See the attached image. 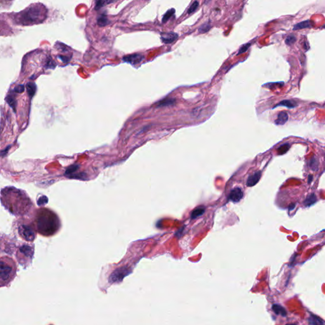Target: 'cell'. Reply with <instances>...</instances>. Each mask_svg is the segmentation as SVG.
<instances>
[{"label":"cell","mask_w":325,"mask_h":325,"mask_svg":"<svg viewBox=\"0 0 325 325\" xmlns=\"http://www.w3.org/2000/svg\"><path fill=\"white\" fill-rule=\"evenodd\" d=\"M295 207V204H292L290 206H289V211L293 210Z\"/></svg>","instance_id":"836d02e7"},{"label":"cell","mask_w":325,"mask_h":325,"mask_svg":"<svg viewBox=\"0 0 325 325\" xmlns=\"http://www.w3.org/2000/svg\"><path fill=\"white\" fill-rule=\"evenodd\" d=\"M288 120V114L286 112H281L278 114L277 118L275 121V123L277 125H284Z\"/></svg>","instance_id":"8fae6325"},{"label":"cell","mask_w":325,"mask_h":325,"mask_svg":"<svg viewBox=\"0 0 325 325\" xmlns=\"http://www.w3.org/2000/svg\"><path fill=\"white\" fill-rule=\"evenodd\" d=\"M312 179V175H309V181H308V182H309V183H311V182Z\"/></svg>","instance_id":"e575fe53"},{"label":"cell","mask_w":325,"mask_h":325,"mask_svg":"<svg viewBox=\"0 0 325 325\" xmlns=\"http://www.w3.org/2000/svg\"><path fill=\"white\" fill-rule=\"evenodd\" d=\"M25 90V87L24 85H18L17 87L14 88V92L17 93H23Z\"/></svg>","instance_id":"4dcf8cb0"},{"label":"cell","mask_w":325,"mask_h":325,"mask_svg":"<svg viewBox=\"0 0 325 325\" xmlns=\"http://www.w3.org/2000/svg\"><path fill=\"white\" fill-rule=\"evenodd\" d=\"M115 0H98V2L96 3L95 6V10L100 9L107 5L111 4L113 3Z\"/></svg>","instance_id":"ac0fdd59"},{"label":"cell","mask_w":325,"mask_h":325,"mask_svg":"<svg viewBox=\"0 0 325 325\" xmlns=\"http://www.w3.org/2000/svg\"><path fill=\"white\" fill-rule=\"evenodd\" d=\"M59 57L60 58V59L63 62H65V63L68 62L69 61V60H70V59H69V57H65V56H59Z\"/></svg>","instance_id":"1f68e13d"},{"label":"cell","mask_w":325,"mask_h":325,"mask_svg":"<svg viewBox=\"0 0 325 325\" xmlns=\"http://www.w3.org/2000/svg\"><path fill=\"white\" fill-rule=\"evenodd\" d=\"M80 168V165H77V164H75V165H70L69 167L67 168V169L65 171V175H69L70 174H73V173H75V171H76L78 168Z\"/></svg>","instance_id":"cb8c5ba5"},{"label":"cell","mask_w":325,"mask_h":325,"mask_svg":"<svg viewBox=\"0 0 325 325\" xmlns=\"http://www.w3.org/2000/svg\"><path fill=\"white\" fill-rule=\"evenodd\" d=\"M6 101L7 102V103L9 104V105L13 108V109L15 111V105H16V100L15 98L12 96V95H9L8 97H7L6 98Z\"/></svg>","instance_id":"4316f807"},{"label":"cell","mask_w":325,"mask_h":325,"mask_svg":"<svg viewBox=\"0 0 325 325\" xmlns=\"http://www.w3.org/2000/svg\"><path fill=\"white\" fill-rule=\"evenodd\" d=\"M109 23H110V22H109V19H108L107 17L105 15H101L97 19V24L100 27L105 26V25H107L108 24H109Z\"/></svg>","instance_id":"ffe728a7"},{"label":"cell","mask_w":325,"mask_h":325,"mask_svg":"<svg viewBox=\"0 0 325 325\" xmlns=\"http://www.w3.org/2000/svg\"><path fill=\"white\" fill-rule=\"evenodd\" d=\"M250 45H251V43H247V44H245L244 45H243V47L240 48V50H239L237 55H239V54H241L247 51V50L250 47Z\"/></svg>","instance_id":"f546056e"},{"label":"cell","mask_w":325,"mask_h":325,"mask_svg":"<svg viewBox=\"0 0 325 325\" xmlns=\"http://www.w3.org/2000/svg\"><path fill=\"white\" fill-rule=\"evenodd\" d=\"M43 15V10L41 6L36 5L25 10L22 17V20L27 22V23H35L38 20H40Z\"/></svg>","instance_id":"5b68a950"},{"label":"cell","mask_w":325,"mask_h":325,"mask_svg":"<svg viewBox=\"0 0 325 325\" xmlns=\"http://www.w3.org/2000/svg\"><path fill=\"white\" fill-rule=\"evenodd\" d=\"M34 254V248L29 245L20 246L17 252V258L21 265H24L27 261L31 262Z\"/></svg>","instance_id":"8992f818"},{"label":"cell","mask_w":325,"mask_h":325,"mask_svg":"<svg viewBox=\"0 0 325 325\" xmlns=\"http://www.w3.org/2000/svg\"><path fill=\"white\" fill-rule=\"evenodd\" d=\"M311 25H312L311 21L310 20H307L302 21V22H301L300 23H298L296 25H295L294 28H293V29L295 30V31L300 30V29H303L310 27H311Z\"/></svg>","instance_id":"5bb4252c"},{"label":"cell","mask_w":325,"mask_h":325,"mask_svg":"<svg viewBox=\"0 0 325 325\" xmlns=\"http://www.w3.org/2000/svg\"><path fill=\"white\" fill-rule=\"evenodd\" d=\"M175 9H174V8H171V9L168 10L165 13V14L164 15V16H163V19H162V22H163V23L166 22L169 20V19H170V17H171V16L175 14Z\"/></svg>","instance_id":"484cf974"},{"label":"cell","mask_w":325,"mask_h":325,"mask_svg":"<svg viewBox=\"0 0 325 325\" xmlns=\"http://www.w3.org/2000/svg\"><path fill=\"white\" fill-rule=\"evenodd\" d=\"M309 322L311 324H324V322L320 319L319 317H317L315 315H311L310 318L309 319Z\"/></svg>","instance_id":"7402d4cb"},{"label":"cell","mask_w":325,"mask_h":325,"mask_svg":"<svg viewBox=\"0 0 325 325\" xmlns=\"http://www.w3.org/2000/svg\"><path fill=\"white\" fill-rule=\"evenodd\" d=\"M175 103V100L173 99V98H164L163 100L160 101L157 105L158 106H167V105H173Z\"/></svg>","instance_id":"44dd1931"},{"label":"cell","mask_w":325,"mask_h":325,"mask_svg":"<svg viewBox=\"0 0 325 325\" xmlns=\"http://www.w3.org/2000/svg\"><path fill=\"white\" fill-rule=\"evenodd\" d=\"M316 201H317L316 196L315 194L312 193V194H311L310 195H309L306 198L305 200L304 201V205L307 207H309V206H311L312 205H314Z\"/></svg>","instance_id":"e0dca14e"},{"label":"cell","mask_w":325,"mask_h":325,"mask_svg":"<svg viewBox=\"0 0 325 325\" xmlns=\"http://www.w3.org/2000/svg\"><path fill=\"white\" fill-rule=\"evenodd\" d=\"M10 146H8L6 149H4L3 151H2L1 153H0V155H1L2 156H6L7 153H8V150H9V149H10Z\"/></svg>","instance_id":"d6a6232c"},{"label":"cell","mask_w":325,"mask_h":325,"mask_svg":"<svg viewBox=\"0 0 325 325\" xmlns=\"http://www.w3.org/2000/svg\"><path fill=\"white\" fill-rule=\"evenodd\" d=\"M126 269H125V270H124V269H120V272H121L120 273L119 269H118V270H117L116 271H115V272H114V274H113V275L111 276V277H113L112 278L113 281V282H115V281H116L117 280L121 279V277H120V276H121L124 277L125 276V275H124V274H125V272H126Z\"/></svg>","instance_id":"d6986e66"},{"label":"cell","mask_w":325,"mask_h":325,"mask_svg":"<svg viewBox=\"0 0 325 325\" xmlns=\"http://www.w3.org/2000/svg\"><path fill=\"white\" fill-rule=\"evenodd\" d=\"M290 144H289V143H284V144H283L282 146H281L277 149V153H278L279 154L282 155V154L286 153L288 151V149H290Z\"/></svg>","instance_id":"d4e9b609"},{"label":"cell","mask_w":325,"mask_h":325,"mask_svg":"<svg viewBox=\"0 0 325 325\" xmlns=\"http://www.w3.org/2000/svg\"><path fill=\"white\" fill-rule=\"evenodd\" d=\"M34 225L40 234L49 237L58 232L60 222L55 213L48 208H42L36 210Z\"/></svg>","instance_id":"7a4b0ae2"},{"label":"cell","mask_w":325,"mask_h":325,"mask_svg":"<svg viewBox=\"0 0 325 325\" xmlns=\"http://www.w3.org/2000/svg\"><path fill=\"white\" fill-rule=\"evenodd\" d=\"M144 57L139 53H135L129 55L127 56H125L123 57V60L126 62L130 63L131 64H137L142 62V60L143 59Z\"/></svg>","instance_id":"9c48e42d"},{"label":"cell","mask_w":325,"mask_h":325,"mask_svg":"<svg viewBox=\"0 0 325 325\" xmlns=\"http://www.w3.org/2000/svg\"><path fill=\"white\" fill-rule=\"evenodd\" d=\"M25 87L29 97H32L34 95L36 92V84L32 82H28L26 84Z\"/></svg>","instance_id":"9a60e30c"},{"label":"cell","mask_w":325,"mask_h":325,"mask_svg":"<svg viewBox=\"0 0 325 325\" xmlns=\"http://www.w3.org/2000/svg\"><path fill=\"white\" fill-rule=\"evenodd\" d=\"M261 171H257L254 173H253L252 175H249L247 179L246 186L248 187H252L256 185L259 181V180L261 177Z\"/></svg>","instance_id":"30bf717a"},{"label":"cell","mask_w":325,"mask_h":325,"mask_svg":"<svg viewBox=\"0 0 325 325\" xmlns=\"http://www.w3.org/2000/svg\"><path fill=\"white\" fill-rule=\"evenodd\" d=\"M210 1V0H205V3H208V2H209Z\"/></svg>","instance_id":"d590c367"},{"label":"cell","mask_w":325,"mask_h":325,"mask_svg":"<svg viewBox=\"0 0 325 325\" xmlns=\"http://www.w3.org/2000/svg\"><path fill=\"white\" fill-rule=\"evenodd\" d=\"M17 228L20 238L26 241L32 242L36 237V230L34 224L27 221L20 222Z\"/></svg>","instance_id":"277c9868"},{"label":"cell","mask_w":325,"mask_h":325,"mask_svg":"<svg viewBox=\"0 0 325 325\" xmlns=\"http://www.w3.org/2000/svg\"><path fill=\"white\" fill-rule=\"evenodd\" d=\"M296 40H297V38H296V37L294 35L288 36L286 38V39L285 40V43L288 45H291L294 44L296 42Z\"/></svg>","instance_id":"83f0119b"},{"label":"cell","mask_w":325,"mask_h":325,"mask_svg":"<svg viewBox=\"0 0 325 325\" xmlns=\"http://www.w3.org/2000/svg\"><path fill=\"white\" fill-rule=\"evenodd\" d=\"M243 197V192L239 188L233 189L229 196V199L234 203L239 202Z\"/></svg>","instance_id":"ba28073f"},{"label":"cell","mask_w":325,"mask_h":325,"mask_svg":"<svg viewBox=\"0 0 325 325\" xmlns=\"http://www.w3.org/2000/svg\"><path fill=\"white\" fill-rule=\"evenodd\" d=\"M198 6H199V2L198 1H195L192 4V5L190 7V8H189V10L188 11V13L189 14H192V13L194 12L196 10V9L198 8Z\"/></svg>","instance_id":"f1b7e54d"},{"label":"cell","mask_w":325,"mask_h":325,"mask_svg":"<svg viewBox=\"0 0 325 325\" xmlns=\"http://www.w3.org/2000/svg\"><path fill=\"white\" fill-rule=\"evenodd\" d=\"M2 203L12 214L22 215L27 213L32 204L29 198L16 189H5L2 192Z\"/></svg>","instance_id":"6da1fadb"},{"label":"cell","mask_w":325,"mask_h":325,"mask_svg":"<svg viewBox=\"0 0 325 325\" xmlns=\"http://www.w3.org/2000/svg\"><path fill=\"white\" fill-rule=\"evenodd\" d=\"M205 212V207L204 206H199L196 207L191 213V219H195L203 215Z\"/></svg>","instance_id":"4fadbf2b"},{"label":"cell","mask_w":325,"mask_h":325,"mask_svg":"<svg viewBox=\"0 0 325 325\" xmlns=\"http://www.w3.org/2000/svg\"><path fill=\"white\" fill-rule=\"evenodd\" d=\"M178 38V35L174 32H163L161 34V39L163 43L170 44L176 41Z\"/></svg>","instance_id":"52a82bcc"},{"label":"cell","mask_w":325,"mask_h":325,"mask_svg":"<svg viewBox=\"0 0 325 325\" xmlns=\"http://www.w3.org/2000/svg\"><path fill=\"white\" fill-rule=\"evenodd\" d=\"M296 102L293 100H285L279 102L277 105H276L274 107L277 106H284L288 108H294L296 106Z\"/></svg>","instance_id":"2e32d148"},{"label":"cell","mask_w":325,"mask_h":325,"mask_svg":"<svg viewBox=\"0 0 325 325\" xmlns=\"http://www.w3.org/2000/svg\"><path fill=\"white\" fill-rule=\"evenodd\" d=\"M272 309L276 315H280L283 317H284L287 314L286 309L279 304H273L272 306Z\"/></svg>","instance_id":"7c38bea8"},{"label":"cell","mask_w":325,"mask_h":325,"mask_svg":"<svg viewBox=\"0 0 325 325\" xmlns=\"http://www.w3.org/2000/svg\"><path fill=\"white\" fill-rule=\"evenodd\" d=\"M15 262L8 256L0 257V287L9 284L16 276Z\"/></svg>","instance_id":"3957f363"},{"label":"cell","mask_w":325,"mask_h":325,"mask_svg":"<svg viewBox=\"0 0 325 325\" xmlns=\"http://www.w3.org/2000/svg\"><path fill=\"white\" fill-rule=\"evenodd\" d=\"M210 28H211L210 22L208 21V22L204 23L203 25H201L199 27V28L198 29V31L199 33H205V32L209 31Z\"/></svg>","instance_id":"603a6c76"}]
</instances>
